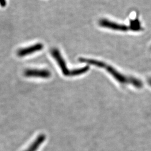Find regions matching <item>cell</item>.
<instances>
[{
    "mask_svg": "<svg viewBox=\"0 0 151 151\" xmlns=\"http://www.w3.org/2000/svg\"><path fill=\"white\" fill-rule=\"evenodd\" d=\"M129 29L133 31H139L141 30V26L139 20L138 19H134L131 21L129 24Z\"/></svg>",
    "mask_w": 151,
    "mask_h": 151,
    "instance_id": "obj_7",
    "label": "cell"
},
{
    "mask_svg": "<svg viewBox=\"0 0 151 151\" xmlns=\"http://www.w3.org/2000/svg\"><path fill=\"white\" fill-rule=\"evenodd\" d=\"M6 0H0V6L1 7H6Z\"/></svg>",
    "mask_w": 151,
    "mask_h": 151,
    "instance_id": "obj_8",
    "label": "cell"
},
{
    "mask_svg": "<svg viewBox=\"0 0 151 151\" xmlns=\"http://www.w3.org/2000/svg\"><path fill=\"white\" fill-rule=\"evenodd\" d=\"M148 83L149 84H150V86H151V78H150V79L148 80Z\"/></svg>",
    "mask_w": 151,
    "mask_h": 151,
    "instance_id": "obj_9",
    "label": "cell"
},
{
    "mask_svg": "<svg viewBox=\"0 0 151 151\" xmlns=\"http://www.w3.org/2000/svg\"><path fill=\"white\" fill-rule=\"evenodd\" d=\"M51 54L53 58L57 61L58 65L60 67V68L61 69V71L63 72V74L65 76L73 77V76L81 75L84 73H86L89 69V67L86 66L85 67H82L81 68L74 69L72 70H69L66 66L65 62L61 56V54L58 49L54 48L52 50Z\"/></svg>",
    "mask_w": 151,
    "mask_h": 151,
    "instance_id": "obj_2",
    "label": "cell"
},
{
    "mask_svg": "<svg viewBox=\"0 0 151 151\" xmlns=\"http://www.w3.org/2000/svg\"><path fill=\"white\" fill-rule=\"evenodd\" d=\"M43 45L42 44L37 43L26 48H22L17 51L18 56L19 57H23L29 55L34 52L40 51L43 49Z\"/></svg>",
    "mask_w": 151,
    "mask_h": 151,
    "instance_id": "obj_4",
    "label": "cell"
},
{
    "mask_svg": "<svg viewBox=\"0 0 151 151\" xmlns=\"http://www.w3.org/2000/svg\"><path fill=\"white\" fill-rule=\"evenodd\" d=\"M24 75L27 77L48 78L51 77V73L47 70L27 69L24 72Z\"/></svg>",
    "mask_w": 151,
    "mask_h": 151,
    "instance_id": "obj_5",
    "label": "cell"
},
{
    "mask_svg": "<svg viewBox=\"0 0 151 151\" xmlns=\"http://www.w3.org/2000/svg\"><path fill=\"white\" fill-rule=\"evenodd\" d=\"M99 24L100 26L104 28H108L109 29H113L115 31H128L129 29V27L125 25H122L115 22L109 20L108 19H103L99 21Z\"/></svg>",
    "mask_w": 151,
    "mask_h": 151,
    "instance_id": "obj_3",
    "label": "cell"
},
{
    "mask_svg": "<svg viewBox=\"0 0 151 151\" xmlns=\"http://www.w3.org/2000/svg\"><path fill=\"white\" fill-rule=\"evenodd\" d=\"M81 63H86L91 64L100 68H103L108 71L114 77V78L119 83L123 84H132L137 88H140L143 86V83L141 81L134 77H127L121 74L111 66L107 65L102 61H98L97 60H91L83 58L81 60Z\"/></svg>",
    "mask_w": 151,
    "mask_h": 151,
    "instance_id": "obj_1",
    "label": "cell"
},
{
    "mask_svg": "<svg viewBox=\"0 0 151 151\" xmlns=\"http://www.w3.org/2000/svg\"><path fill=\"white\" fill-rule=\"evenodd\" d=\"M46 136L45 134H42L39 135L37 139L34 141V142L29 146V147L25 151H37L39 146L42 144V143L45 141Z\"/></svg>",
    "mask_w": 151,
    "mask_h": 151,
    "instance_id": "obj_6",
    "label": "cell"
}]
</instances>
